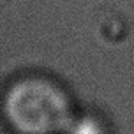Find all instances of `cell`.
I'll list each match as a JSON object with an SVG mask.
<instances>
[{
  "label": "cell",
  "mask_w": 134,
  "mask_h": 134,
  "mask_svg": "<svg viewBox=\"0 0 134 134\" xmlns=\"http://www.w3.org/2000/svg\"><path fill=\"white\" fill-rule=\"evenodd\" d=\"M2 109L18 134H65L76 116L65 88L37 74L14 81L4 94Z\"/></svg>",
  "instance_id": "1"
},
{
  "label": "cell",
  "mask_w": 134,
  "mask_h": 134,
  "mask_svg": "<svg viewBox=\"0 0 134 134\" xmlns=\"http://www.w3.org/2000/svg\"><path fill=\"white\" fill-rule=\"evenodd\" d=\"M65 134H106V129L99 116L85 113L74 116V120L71 122Z\"/></svg>",
  "instance_id": "2"
}]
</instances>
